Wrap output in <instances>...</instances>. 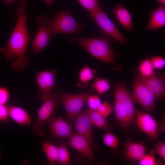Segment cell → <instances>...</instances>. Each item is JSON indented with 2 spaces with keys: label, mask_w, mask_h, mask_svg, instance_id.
I'll return each instance as SVG.
<instances>
[{
  "label": "cell",
  "mask_w": 165,
  "mask_h": 165,
  "mask_svg": "<svg viewBox=\"0 0 165 165\" xmlns=\"http://www.w3.org/2000/svg\"><path fill=\"white\" fill-rule=\"evenodd\" d=\"M26 0H19L17 9V18L14 29L6 45L0 47V53L4 56L6 61H11L13 57L16 58L12 64L13 69L16 71L25 70L28 64V60L25 53L30 38L26 25L27 18L25 8Z\"/></svg>",
  "instance_id": "obj_1"
},
{
  "label": "cell",
  "mask_w": 165,
  "mask_h": 165,
  "mask_svg": "<svg viewBox=\"0 0 165 165\" xmlns=\"http://www.w3.org/2000/svg\"><path fill=\"white\" fill-rule=\"evenodd\" d=\"M112 39L104 34L94 38L73 35L70 37V41L71 43L78 42L95 58L105 63H112L116 55L110 44Z\"/></svg>",
  "instance_id": "obj_2"
},
{
  "label": "cell",
  "mask_w": 165,
  "mask_h": 165,
  "mask_svg": "<svg viewBox=\"0 0 165 165\" xmlns=\"http://www.w3.org/2000/svg\"><path fill=\"white\" fill-rule=\"evenodd\" d=\"M48 26L52 35L58 34H69L79 35L80 31L84 28L82 24L77 21L72 16L70 10L60 9L54 16H49Z\"/></svg>",
  "instance_id": "obj_3"
},
{
  "label": "cell",
  "mask_w": 165,
  "mask_h": 165,
  "mask_svg": "<svg viewBox=\"0 0 165 165\" xmlns=\"http://www.w3.org/2000/svg\"><path fill=\"white\" fill-rule=\"evenodd\" d=\"M60 91L55 89L50 94L42 97L44 102L38 110L36 121L32 130L35 134L42 137L44 134V127L53 116L55 109L61 104Z\"/></svg>",
  "instance_id": "obj_4"
},
{
  "label": "cell",
  "mask_w": 165,
  "mask_h": 165,
  "mask_svg": "<svg viewBox=\"0 0 165 165\" xmlns=\"http://www.w3.org/2000/svg\"><path fill=\"white\" fill-rule=\"evenodd\" d=\"M91 89L86 91L71 94L60 91L61 104L66 110L68 122L72 123L75 119L78 114L86 101L87 97L93 92Z\"/></svg>",
  "instance_id": "obj_5"
},
{
  "label": "cell",
  "mask_w": 165,
  "mask_h": 165,
  "mask_svg": "<svg viewBox=\"0 0 165 165\" xmlns=\"http://www.w3.org/2000/svg\"><path fill=\"white\" fill-rule=\"evenodd\" d=\"M90 14L104 34L123 45L127 42V38L116 28L107 14L100 7Z\"/></svg>",
  "instance_id": "obj_6"
},
{
  "label": "cell",
  "mask_w": 165,
  "mask_h": 165,
  "mask_svg": "<svg viewBox=\"0 0 165 165\" xmlns=\"http://www.w3.org/2000/svg\"><path fill=\"white\" fill-rule=\"evenodd\" d=\"M134 101L138 103L147 112H152L155 110L156 98L153 94L141 82L139 76L137 77L133 86Z\"/></svg>",
  "instance_id": "obj_7"
},
{
  "label": "cell",
  "mask_w": 165,
  "mask_h": 165,
  "mask_svg": "<svg viewBox=\"0 0 165 165\" xmlns=\"http://www.w3.org/2000/svg\"><path fill=\"white\" fill-rule=\"evenodd\" d=\"M49 16L47 14L40 15L37 17L39 28L35 38L31 41L32 46L31 51L34 55L38 54L48 46L50 40L54 38L48 26Z\"/></svg>",
  "instance_id": "obj_8"
},
{
  "label": "cell",
  "mask_w": 165,
  "mask_h": 165,
  "mask_svg": "<svg viewBox=\"0 0 165 165\" xmlns=\"http://www.w3.org/2000/svg\"><path fill=\"white\" fill-rule=\"evenodd\" d=\"M135 121L140 130L152 140H156L164 130L160 123L147 113L137 111Z\"/></svg>",
  "instance_id": "obj_9"
},
{
  "label": "cell",
  "mask_w": 165,
  "mask_h": 165,
  "mask_svg": "<svg viewBox=\"0 0 165 165\" xmlns=\"http://www.w3.org/2000/svg\"><path fill=\"white\" fill-rule=\"evenodd\" d=\"M68 144L78 152L85 160L90 163L96 161L94 148L88 140L77 133H73L69 138Z\"/></svg>",
  "instance_id": "obj_10"
},
{
  "label": "cell",
  "mask_w": 165,
  "mask_h": 165,
  "mask_svg": "<svg viewBox=\"0 0 165 165\" xmlns=\"http://www.w3.org/2000/svg\"><path fill=\"white\" fill-rule=\"evenodd\" d=\"M114 99L120 102L125 108L131 122L133 124L135 120L137 110L132 95L128 90L122 84H117L114 87L113 93Z\"/></svg>",
  "instance_id": "obj_11"
},
{
  "label": "cell",
  "mask_w": 165,
  "mask_h": 165,
  "mask_svg": "<svg viewBox=\"0 0 165 165\" xmlns=\"http://www.w3.org/2000/svg\"><path fill=\"white\" fill-rule=\"evenodd\" d=\"M93 126L88 116L84 111H81L75 119L74 127L77 133L86 138L92 146L94 149H97L94 140L92 127Z\"/></svg>",
  "instance_id": "obj_12"
},
{
  "label": "cell",
  "mask_w": 165,
  "mask_h": 165,
  "mask_svg": "<svg viewBox=\"0 0 165 165\" xmlns=\"http://www.w3.org/2000/svg\"><path fill=\"white\" fill-rule=\"evenodd\" d=\"M48 122L52 140L69 138L73 133L70 124L61 118L52 116Z\"/></svg>",
  "instance_id": "obj_13"
},
{
  "label": "cell",
  "mask_w": 165,
  "mask_h": 165,
  "mask_svg": "<svg viewBox=\"0 0 165 165\" xmlns=\"http://www.w3.org/2000/svg\"><path fill=\"white\" fill-rule=\"evenodd\" d=\"M57 72L55 70H48L37 72L36 82L42 97L51 93L54 89Z\"/></svg>",
  "instance_id": "obj_14"
},
{
  "label": "cell",
  "mask_w": 165,
  "mask_h": 165,
  "mask_svg": "<svg viewBox=\"0 0 165 165\" xmlns=\"http://www.w3.org/2000/svg\"><path fill=\"white\" fill-rule=\"evenodd\" d=\"M141 82L149 89L155 96L160 100L165 95V77L163 75H155L147 78L139 76Z\"/></svg>",
  "instance_id": "obj_15"
},
{
  "label": "cell",
  "mask_w": 165,
  "mask_h": 165,
  "mask_svg": "<svg viewBox=\"0 0 165 165\" xmlns=\"http://www.w3.org/2000/svg\"><path fill=\"white\" fill-rule=\"evenodd\" d=\"M123 159L130 161H138L145 154L146 148L142 141L135 142L128 138L124 144Z\"/></svg>",
  "instance_id": "obj_16"
},
{
  "label": "cell",
  "mask_w": 165,
  "mask_h": 165,
  "mask_svg": "<svg viewBox=\"0 0 165 165\" xmlns=\"http://www.w3.org/2000/svg\"><path fill=\"white\" fill-rule=\"evenodd\" d=\"M112 12L116 20L123 27L129 32L133 29L132 16L129 11L121 3L116 5Z\"/></svg>",
  "instance_id": "obj_17"
},
{
  "label": "cell",
  "mask_w": 165,
  "mask_h": 165,
  "mask_svg": "<svg viewBox=\"0 0 165 165\" xmlns=\"http://www.w3.org/2000/svg\"><path fill=\"white\" fill-rule=\"evenodd\" d=\"M9 116L19 125L29 126L32 119L28 112L22 107L14 105H8Z\"/></svg>",
  "instance_id": "obj_18"
},
{
  "label": "cell",
  "mask_w": 165,
  "mask_h": 165,
  "mask_svg": "<svg viewBox=\"0 0 165 165\" xmlns=\"http://www.w3.org/2000/svg\"><path fill=\"white\" fill-rule=\"evenodd\" d=\"M165 25V6L161 5L152 11L146 29L153 30L163 28Z\"/></svg>",
  "instance_id": "obj_19"
},
{
  "label": "cell",
  "mask_w": 165,
  "mask_h": 165,
  "mask_svg": "<svg viewBox=\"0 0 165 165\" xmlns=\"http://www.w3.org/2000/svg\"><path fill=\"white\" fill-rule=\"evenodd\" d=\"M114 108L116 119L118 123L125 130H128L133 124L130 121L122 104L118 101L114 99Z\"/></svg>",
  "instance_id": "obj_20"
},
{
  "label": "cell",
  "mask_w": 165,
  "mask_h": 165,
  "mask_svg": "<svg viewBox=\"0 0 165 165\" xmlns=\"http://www.w3.org/2000/svg\"><path fill=\"white\" fill-rule=\"evenodd\" d=\"M84 111L88 116L93 125L103 130H107L108 127V121L96 110L89 108L84 109Z\"/></svg>",
  "instance_id": "obj_21"
},
{
  "label": "cell",
  "mask_w": 165,
  "mask_h": 165,
  "mask_svg": "<svg viewBox=\"0 0 165 165\" xmlns=\"http://www.w3.org/2000/svg\"><path fill=\"white\" fill-rule=\"evenodd\" d=\"M42 150L50 163H55L58 161V149L57 146L46 140H44L42 144Z\"/></svg>",
  "instance_id": "obj_22"
},
{
  "label": "cell",
  "mask_w": 165,
  "mask_h": 165,
  "mask_svg": "<svg viewBox=\"0 0 165 165\" xmlns=\"http://www.w3.org/2000/svg\"><path fill=\"white\" fill-rule=\"evenodd\" d=\"M58 149L59 163L62 165H68L71 160L70 156L67 148V143L64 140H61L57 142Z\"/></svg>",
  "instance_id": "obj_23"
},
{
  "label": "cell",
  "mask_w": 165,
  "mask_h": 165,
  "mask_svg": "<svg viewBox=\"0 0 165 165\" xmlns=\"http://www.w3.org/2000/svg\"><path fill=\"white\" fill-rule=\"evenodd\" d=\"M92 87L98 94H102L107 92L110 89L111 86L107 79L97 78L94 81Z\"/></svg>",
  "instance_id": "obj_24"
},
{
  "label": "cell",
  "mask_w": 165,
  "mask_h": 165,
  "mask_svg": "<svg viewBox=\"0 0 165 165\" xmlns=\"http://www.w3.org/2000/svg\"><path fill=\"white\" fill-rule=\"evenodd\" d=\"M103 141L106 146L112 150L117 149L119 146L118 138L110 131L105 133L103 137Z\"/></svg>",
  "instance_id": "obj_25"
},
{
  "label": "cell",
  "mask_w": 165,
  "mask_h": 165,
  "mask_svg": "<svg viewBox=\"0 0 165 165\" xmlns=\"http://www.w3.org/2000/svg\"><path fill=\"white\" fill-rule=\"evenodd\" d=\"M153 68L150 59H146L143 61L140 64L139 70L142 78L150 77L154 74Z\"/></svg>",
  "instance_id": "obj_26"
},
{
  "label": "cell",
  "mask_w": 165,
  "mask_h": 165,
  "mask_svg": "<svg viewBox=\"0 0 165 165\" xmlns=\"http://www.w3.org/2000/svg\"><path fill=\"white\" fill-rule=\"evenodd\" d=\"M94 78V72L90 68L85 66L80 71L79 79L81 83L87 84L89 81Z\"/></svg>",
  "instance_id": "obj_27"
},
{
  "label": "cell",
  "mask_w": 165,
  "mask_h": 165,
  "mask_svg": "<svg viewBox=\"0 0 165 165\" xmlns=\"http://www.w3.org/2000/svg\"><path fill=\"white\" fill-rule=\"evenodd\" d=\"M114 110L113 107L108 101L101 103L96 111L101 115L106 118Z\"/></svg>",
  "instance_id": "obj_28"
},
{
  "label": "cell",
  "mask_w": 165,
  "mask_h": 165,
  "mask_svg": "<svg viewBox=\"0 0 165 165\" xmlns=\"http://www.w3.org/2000/svg\"><path fill=\"white\" fill-rule=\"evenodd\" d=\"M80 4L87 10L89 13L100 7L99 0H76Z\"/></svg>",
  "instance_id": "obj_29"
},
{
  "label": "cell",
  "mask_w": 165,
  "mask_h": 165,
  "mask_svg": "<svg viewBox=\"0 0 165 165\" xmlns=\"http://www.w3.org/2000/svg\"><path fill=\"white\" fill-rule=\"evenodd\" d=\"M86 101L89 108L94 110L97 109L101 103L100 97L98 95H90Z\"/></svg>",
  "instance_id": "obj_30"
},
{
  "label": "cell",
  "mask_w": 165,
  "mask_h": 165,
  "mask_svg": "<svg viewBox=\"0 0 165 165\" xmlns=\"http://www.w3.org/2000/svg\"><path fill=\"white\" fill-rule=\"evenodd\" d=\"M138 162L139 164L140 165H156L159 164L155 156L152 154H145Z\"/></svg>",
  "instance_id": "obj_31"
},
{
  "label": "cell",
  "mask_w": 165,
  "mask_h": 165,
  "mask_svg": "<svg viewBox=\"0 0 165 165\" xmlns=\"http://www.w3.org/2000/svg\"><path fill=\"white\" fill-rule=\"evenodd\" d=\"M150 60L154 69H162L165 66V60L162 57L155 56L151 58Z\"/></svg>",
  "instance_id": "obj_32"
},
{
  "label": "cell",
  "mask_w": 165,
  "mask_h": 165,
  "mask_svg": "<svg viewBox=\"0 0 165 165\" xmlns=\"http://www.w3.org/2000/svg\"><path fill=\"white\" fill-rule=\"evenodd\" d=\"M155 149L156 152L164 160H165V143L160 141L156 144Z\"/></svg>",
  "instance_id": "obj_33"
},
{
  "label": "cell",
  "mask_w": 165,
  "mask_h": 165,
  "mask_svg": "<svg viewBox=\"0 0 165 165\" xmlns=\"http://www.w3.org/2000/svg\"><path fill=\"white\" fill-rule=\"evenodd\" d=\"M9 99V93L6 88L0 87V104L5 105Z\"/></svg>",
  "instance_id": "obj_34"
},
{
  "label": "cell",
  "mask_w": 165,
  "mask_h": 165,
  "mask_svg": "<svg viewBox=\"0 0 165 165\" xmlns=\"http://www.w3.org/2000/svg\"><path fill=\"white\" fill-rule=\"evenodd\" d=\"M9 117L8 106L0 104V122H6Z\"/></svg>",
  "instance_id": "obj_35"
},
{
  "label": "cell",
  "mask_w": 165,
  "mask_h": 165,
  "mask_svg": "<svg viewBox=\"0 0 165 165\" xmlns=\"http://www.w3.org/2000/svg\"><path fill=\"white\" fill-rule=\"evenodd\" d=\"M7 8H9L12 3L16 0H1Z\"/></svg>",
  "instance_id": "obj_36"
},
{
  "label": "cell",
  "mask_w": 165,
  "mask_h": 165,
  "mask_svg": "<svg viewBox=\"0 0 165 165\" xmlns=\"http://www.w3.org/2000/svg\"><path fill=\"white\" fill-rule=\"evenodd\" d=\"M46 3L49 6H51L55 0H44Z\"/></svg>",
  "instance_id": "obj_37"
},
{
  "label": "cell",
  "mask_w": 165,
  "mask_h": 165,
  "mask_svg": "<svg viewBox=\"0 0 165 165\" xmlns=\"http://www.w3.org/2000/svg\"><path fill=\"white\" fill-rule=\"evenodd\" d=\"M156 1L157 3L161 4V5L165 6V0H156Z\"/></svg>",
  "instance_id": "obj_38"
},
{
  "label": "cell",
  "mask_w": 165,
  "mask_h": 165,
  "mask_svg": "<svg viewBox=\"0 0 165 165\" xmlns=\"http://www.w3.org/2000/svg\"><path fill=\"white\" fill-rule=\"evenodd\" d=\"M1 151H0V157H1Z\"/></svg>",
  "instance_id": "obj_39"
}]
</instances>
